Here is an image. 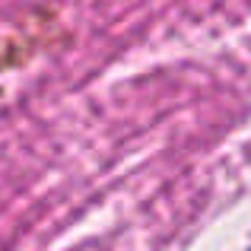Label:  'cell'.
<instances>
[]
</instances>
